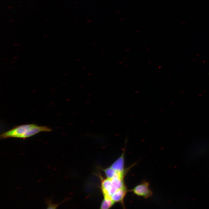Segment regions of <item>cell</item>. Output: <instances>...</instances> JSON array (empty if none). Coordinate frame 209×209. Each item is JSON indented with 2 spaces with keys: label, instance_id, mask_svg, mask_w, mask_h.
Listing matches in <instances>:
<instances>
[{
  "label": "cell",
  "instance_id": "cell-8",
  "mask_svg": "<svg viewBox=\"0 0 209 209\" xmlns=\"http://www.w3.org/2000/svg\"><path fill=\"white\" fill-rule=\"evenodd\" d=\"M115 203L110 198L104 197L100 206V208L108 209L111 208Z\"/></svg>",
  "mask_w": 209,
  "mask_h": 209
},
{
  "label": "cell",
  "instance_id": "cell-4",
  "mask_svg": "<svg viewBox=\"0 0 209 209\" xmlns=\"http://www.w3.org/2000/svg\"><path fill=\"white\" fill-rule=\"evenodd\" d=\"M124 150L121 155L110 166L113 169L120 172H127L128 170V169L126 170L124 167Z\"/></svg>",
  "mask_w": 209,
  "mask_h": 209
},
{
  "label": "cell",
  "instance_id": "cell-1",
  "mask_svg": "<svg viewBox=\"0 0 209 209\" xmlns=\"http://www.w3.org/2000/svg\"><path fill=\"white\" fill-rule=\"evenodd\" d=\"M52 130L46 126H39L34 124L19 125L1 134V139L10 138L25 139L33 136L41 132H49Z\"/></svg>",
  "mask_w": 209,
  "mask_h": 209
},
{
  "label": "cell",
  "instance_id": "cell-3",
  "mask_svg": "<svg viewBox=\"0 0 209 209\" xmlns=\"http://www.w3.org/2000/svg\"><path fill=\"white\" fill-rule=\"evenodd\" d=\"M101 188L104 197L111 198V197L117 190L112 184L110 179H104L101 176Z\"/></svg>",
  "mask_w": 209,
  "mask_h": 209
},
{
  "label": "cell",
  "instance_id": "cell-6",
  "mask_svg": "<svg viewBox=\"0 0 209 209\" xmlns=\"http://www.w3.org/2000/svg\"><path fill=\"white\" fill-rule=\"evenodd\" d=\"M103 170L107 178L109 179L114 177H120L123 179L126 172H118L110 167L104 169Z\"/></svg>",
  "mask_w": 209,
  "mask_h": 209
},
{
  "label": "cell",
  "instance_id": "cell-7",
  "mask_svg": "<svg viewBox=\"0 0 209 209\" xmlns=\"http://www.w3.org/2000/svg\"><path fill=\"white\" fill-rule=\"evenodd\" d=\"M123 179L120 177H114L109 179L113 185L117 190H118L125 187Z\"/></svg>",
  "mask_w": 209,
  "mask_h": 209
},
{
  "label": "cell",
  "instance_id": "cell-5",
  "mask_svg": "<svg viewBox=\"0 0 209 209\" xmlns=\"http://www.w3.org/2000/svg\"><path fill=\"white\" fill-rule=\"evenodd\" d=\"M125 187L117 190L111 197V199L114 202H120L122 204L123 200L127 192Z\"/></svg>",
  "mask_w": 209,
  "mask_h": 209
},
{
  "label": "cell",
  "instance_id": "cell-2",
  "mask_svg": "<svg viewBox=\"0 0 209 209\" xmlns=\"http://www.w3.org/2000/svg\"><path fill=\"white\" fill-rule=\"evenodd\" d=\"M149 186L148 182H144L136 186L131 191L137 196L147 198L150 197L152 194Z\"/></svg>",
  "mask_w": 209,
  "mask_h": 209
}]
</instances>
